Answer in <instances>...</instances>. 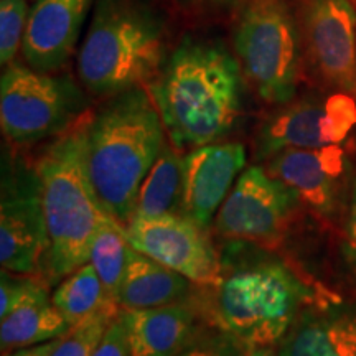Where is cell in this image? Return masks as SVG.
I'll return each instance as SVG.
<instances>
[{
    "mask_svg": "<svg viewBox=\"0 0 356 356\" xmlns=\"http://www.w3.org/2000/svg\"><path fill=\"white\" fill-rule=\"evenodd\" d=\"M243 70L221 42L185 37L152 81L154 97L177 150L218 142L241 114Z\"/></svg>",
    "mask_w": 356,
    "mask_h": 356,
    "instance_id": "cell-1",
    "label": "cell"
},
{
    "mask_svg": "<svg viewBox=\"0 0 356 356\" xmlns=\"http://www.w3.org/2000/svg\"><path fill=\"white\" fill-rule=\"evenodd\" d=\"M165 126L144 86L109 97L86 131V168L95 191L114 220L126 226L137 195L162 152Z\"/></svg>",
    "mask_w": 356,
    "mask_h": 356,
    "instance_id": "cell-2",
    "label": "cell"
},
{
    "mask_svg": "<svg viewBox=\"0 0 356 356\" xmlns=\"http://www.w3.org/2000/svg\"><path fill=\"white\" fill-rule=\"evenodd\" d=\"M86 111L53 137L35 160L42 181L48 254L43 277L58 282L88 264L96 234L111 218L97 198L86 168Z\"/></svg>",
    "mask_w": 356,
    "mask_h": 356,
    "instance_id": "cell-3",
    "label": "cell"
},
{
    "mask_svg": "<svg viewBox=\"0 0 356 356\" xmlns=\"http://www.w3.org/2000/svg\"><path fill=\"white\" fill-rule=\"evenodd\" d=\"M168 26L152 0H96L78 53V74L91 95L144 86L167 60Z\"/></svg>",
    "mask_w": 356,
    "mask_h": 356,
    "instance_id": "cell-4",
    "label": "cell"
},
{
    "mask_svg": "<svg viewBox=\"0 0 356 356\" xmlns=\"http://www.w3.org/2000/svg\"><path fill=\"white\" fill-rule=\"evenodd\" d=\"M215 289L213 320L249 348L279 343L314 299L293 267L262 256L228 269Z\"/></svg>",
    "mask_w": 356,
    "mask_h": 356,
    "instance_id": "cell-5",
    "label": "cell"
},
{
    "mask_svg": "<svg viewBox=\"0 0 356 356\" xmlns=\"http://www.w3.org/2000/svg\"><path fill=\"white\" fill-rule=\"evenodd\" d=\"M233 44L244 78L267 104L282 106L305 76L293 0H238Z\"/></svg>",
    "mask_w": 356,
    "mask_h": 356,
    "instance_id": "cell-6",
    "label": "cell"
},
{
    "mask_svg": "<svg viewBox=\"0 0 356 356\" xmlns=\"http://www.w3.org/2000/svg\"><path fill=\"white\" fill-rule=\"evenodd\" d=\"M86 113V97L68 76L12 63L0 81V126L13 145L53 139Z\"/></svg>",
    "mask_w": 356,
    "mask_h": 356,
    "instance_id": "cell-7",
    "label": "cell"
},
{
    "mask_svg": "<svg viewBox=\"0 0 356 356\" xmlns=\"http://www.w3.org/2000/svg\"><path fill=\"white\" fill-rule=\"evenodd\" d=\"M48 254L42 181L24 159L3 160L0 190V264L20 275H42Z\"/></svg>",
    "mask_w": 356,
    "mask_h": 356,
    "instance_id": "cell-8",
    "label": "cell"
},
{
    "mask_svg": "<svg viewBox=\"0 0 356 356\" xmlns=\"http://www.w3.org/2000/svg\"><path fill=\"white\" fill-rule=\"evenodd\" d=\"M305 74L323 91L356 97V2L293 0Z\"/></svg>",
    "mask_w": 356,
    "mask_h": 356,
    "instance_id": "cell-9",
    "label": "cell"
},
{
    "mask_svg": "<svg viewBox=\"0 0 356 356\" xmlns=\"http://www.w3.org/2000/svg\"><path fill=\"white\" fill-rule=\"evenodd\" d=\"M299 200L264 165L239 175L215 218V231L228 241L274 249L286 238Z\"/></svg>",
    "mask_w": 356,
    "mask_h": 356,
    "instance_id": "cell-10",
    "label": "cell"
},
{
    "mask_svg": "<svg viewBox=\"0 0 356 356\" xmlns=\"http://www.w3.org/2000/svg\"><path fill=\"white\" fill-rule=\"evenodd\" d=\"M356 126V97L340 91L286 102L257 132L261 159L284 149H318L341 144Z\"/></svg>",
    "mask_w": 356,
    "mask_h": 356,
    "instance_id": "cell-11",
    "label": "cell"
},
{
    "mask_svg": "<svg viewBox=\"0 0 356 356\" xmlns=\"http://www.w3.org/2000/svg\"><path fill=\"white\" fill-rule=\"evenodd\" d=\"M129 244L160 264L177 270L191 284L216 287L222 261L207 229L184 215L132 218L126 226Z\"/></svg>",
    "mask_w": 356,
    "mask_h": 356,
    "instance_id": "cell-12",
    "label": "cell"
},
{
    "mask_svg": "<svg viewBox=\"0 0 356 356\" xmlns=\"http://www.w3.org/2000/svg\"><path fill=\"white\" fill-rule=\"evenodd\" d=\"M246 167V149L239 142H211L181 157V213L208 229L234 180Z\"/></svg>",
    "mask_w": 356,
    "mask_h": 356,
    "instance_id": "cell-13",
    "label": "cell"
},
{
    "mask_svg": "<svg viewBox=\"0 0 356 356\" xmlns=\"http://www.w3.org/2000/svg\"><path fill=\"white\" fill-rule=\"evenodd\" d=\"M264 162L266 170L315 215L330 216L335 211L348 170V159L340 144L318 149H284Z\"/></svg>",
    "mask_w": 356,
    "mask_h": 356,
    "instance_id": "cell-14",
    "label": "cell"
},
{
    "mask_svg": "<svg viewBox=\"0 0 356 356\" xmlns=\"http://www.w3.org/2000/svg\"><path fill=\"white\" fill-rule=\"evenodd\" d=\"M95 0H37L30 10L22 55L30 68L60 70L76 47Z\"/></svg>",
    "mask_w": 356,
    "mask_h": 356,
    "instance_id": "cell-15",
    "label": "cell"
},
{
    "mask_svg": "<svg viewBox=\"0 0 356 356\" xmlns=\"http://www.w3.org/2000/svg\"><path fill=\"white\" fill-rule=\"evenodd\" d=\"M280 356H356V302L310 304L279 341Z\"/></svg>",
    "mask_w": 356,
    "mask_h": 356,
    "instance_id": "cell-16",
    "label": "cell"
},
{
    "mask_svg": "<svg viewBox=\"0 0 356 356\" xmlns=\"http://www.w3.org/2000/svg\"><path fill=\"white\" fill-rule=\"evenodd\" d=\"M132 356H177L195 333V312L185 302L121 310Z\"/></svg>",
    "mask_w": 356,
    "mask_h": 356,
    "instance_id": "cell-17",
    "label": "cell"
},
{
    "mask_svg": "<svg viewBox=\"0 0 356 356\" xmlns=\"http://www.w3.org/2000/svg\"><path fill=\"white\" fill-rule=\"evenodd\" d=\"M71 325L53 304L47 287L35 279L12 312L0 318L2 353L56 340L70 332Z\"/></svg>",
    "mask_w": 356,
    "mask_h": 356,
    "instance_id": "cell-18",
    "label": "cell"
},
{
    "mask_svg": "<svg viewBox=\"0 0 356 356\" xmlns=\"http://www.w3.org/2000/svg\"><path fill=\"white\" fill-rule=\"evenodd\" d=\"M190 282L185 275L131 246L119 291V307L140 310L180 304L190 296Z\"/></svg>",
    "mask_w": 356,
    "mask_h": 356,
    "instance_id": "cell-19",
    "label": "cell"
},
{
    "mask_svg": "<svg viewBox=\"0 0 356 356\" xmlns=\"http://www.w3.org/2000/svg\"><path fill=\"white\" fill-rule=\"evenodd\" d=\"M184 168L181 157L172 144L163 145L159 159L142 181L132 218H157L181 213ZM129 220V221H131Z\"/></svg>",
    "mask_w": 356,
    "mask_h": 356,
    "instance_id": "cell-20",
    "label": "cell"
},
{
    "mask_svg": "<svg viewBox=\"0 0 356 356\" xmlns=\"http://www.w3.org/2000/svg\"><path fill=\"white\" fill-rule=\"evenodd\" d=\"M51 300L71 327H76L102 310L119 307L108 299L99 275L89 262L61 280Z\"/></svg>",
    "mask_w": 356,
    "mask_h": 356,
    "instance_id": "cell-21",
    "label": "cell"
},
{
    "mask_svg": "<svg viewBox=\"0 0 356 356\" xmlns=\"http://www.w3.org/2000/svg\"><path fill=\"white\" fill-rule=\"evenodd\" d=\"M129 249L131 244L126 238V228L111 218L96 234L89 254V264L95 267L108 299L115 305H119V291L126 274Z\"/></svg>",
    "mask_w": 356,
    "mask_h": 356,
    "instance_id": "cell-22",
    "label": "cell"
},
{
    "mask_svg": "<svg viewBox=\"0 0 356 356\" xmlns=\"http://www.w3.org/2000/svg\"><path fill=\"white\" fill-rule=\"evenodd\" d=\"M119 312V307H111L96 314L95 317L84 320L76 327H71L70 332L58 338L50 356H92Z\"/></svg>",
    "mask_w": 356,
    "mask_h": 356,
    "instance_id": "cell-23",
    "label": "cell"
},
{
    "mask_svg": "<svg viewBox=\"0 0 356 356\" xmlns=\"http://www.w3.org/2000/svg\"><path fill=\"white\" fill-rule=\"evenodd\" d=\"M26 0H2L0 2V61L2 66L12 65L24 42L29 24Z\"/></svg>",
    "mask_w": 356,
    "mask_h": 356,
    "instance_id": "cell-24",
    "label": "cell"
},
{
    "mask_svg": "<svg viewBox=\"0 0 356 356\" xmlns=\"http://www.w3.org/2000/svg\"><path fill=\"white\" fill-rule=\"evenodd\" d=\"M251 348L231 335V333L207 332L193 333L190 341L181 348L177 356H249Z\"/></svg>",
    "mask_w": 356,
    "mask_h": 356,
    "instance_id": "cell-25",
    "label": "cell"
},
{
    "mask_svg": "<svg viewBox=\"0 0 356 356\" xmlns=\"http://www.w3.org/2000/svg\"><path fill=\"white\" fill-rule=\"evenodd\" d=\"M0 280H2L0 282V318H3L10 314L13 307L19 304L35 279L30 275L13 274L2 269Z\"/></svg>",
    "mask_w": 356,
    "mask_h": 356,
    "instance_id": "cell-26",
    "label": "cell"
},
{
    "mask_svg": "<svg viewBox=\"0 0 356 356\" xmlns=\"http://www.w3.org/2000/svg\"><path fill=\"white\" fill-rule=\"evenodd\" d=\"M92 356H132L131 346H129L127 340L126 323H124L121 312H119L118 317L111 322L104 337H102L101 343L97 345V348L95 353H92Z\"/></svg>",
    "mask_w": 356,
    "mask_h": 356,
    "instance_id": "cell-27",
    "label": "cell"
},
{
    "mask_svg": "<svg viewBox=\"0 0 356 356\" xmlns=\"http://www.w3.org/2000/svg\"><path fill=\"white\" fill-rule=\"evenodd\" d=\"M343 251L351 267L356 270V178L353 181V186H351L348 213H346Z\"/></svg>",
    "mask_w": 356,
    "mask_h": 356,
    "instance_id": "cell-28",
    "label": "cell"
},
{
    "mask_svg": "<svg viewBox=\"0 0 356 356\" xmlns=\"http://www.w3.org/2000/svg\"><path fill=\"white\" fill-rule=\"evenodd\" d=\"M181 7L195 12H213L221 10V8H231L236 6L238 0H175Z\"/></svg>",
    "mask_w": 356,
    "mask_h": 356,
    "instance_id": "cell-29",
    "label": "cell"
},
{
    "mask_svg": "<svg viewBox=\"0 0 356 356\" xmlns=\"http://www.w3.org/2000/svg\"><path fill=\"white\" fill-rule=\"evenodd\" d=\"M56 340L47 341V343L29 346V348H19L13 351H7V353H2V356H50L53 348L56 346Z\"/></svg>",
    "mask_w": 356,
    "mask_h": 356,
    "instance_id": "cell-30",
    "label": "cell"
},
{
    "mask_svg": "<svg viewBox=\"0 0 356 356\" xmlns=\"http://www.w3.org/2000/svg\"><path fill=\"white\" fill-rule=\"evenodd\" d=\"M249 356H280L273 346H256L249 351Z\"/></svg>",
    "mask_w": 356,
    "mask_h": 356,
    "instance_id": "cell-31",
    "label": "cell"
},
{
    "mask_svg": "<svg viewBox=\"0 0 356 356\" xmlns=\"http://www.w3.org/2000/svg\"><path fill=\"white\" fill-rule=\"evenodd\" d=\"M35 2H37V0H35Z\"/></svg>",
    "mask_w": 356,
    "mask_h": 356,
    "instance_id": "cell-32",
    "label": "cell"
},
{
    "mask_svg": "<svg viewBox=\"0 0 356 356\" xmlns=\"http://www.w3.org/2000/svg\"><path fill=\"white\" fill-rule=\"evenodd\" d=\"M355 2H356V0H355Z\"/></svg>",
    "mask_w": 356,
    "mask_h": 356,
    "instance_id": "cell-33",
    "label": "cell"
}]
</instances>
